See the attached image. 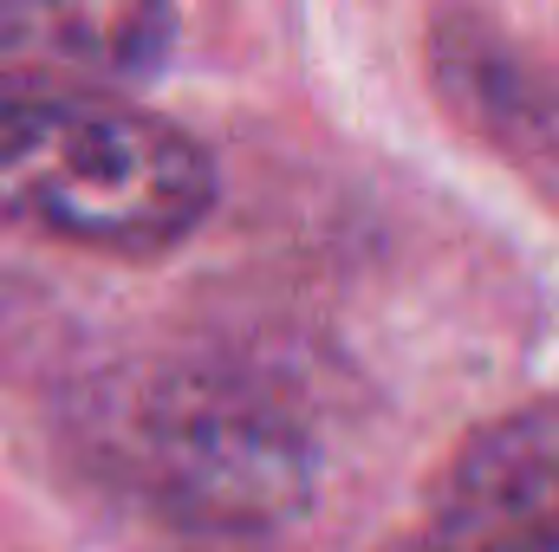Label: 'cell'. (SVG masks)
<instances>
[{
	"label": "cell",
	"mask_w": 559,
	"mask_h": 552,
	"mask_svg": "<svg viewBox=\"0 0 559 552\" xmlns=\"http://www.w3.org/2000/svg\"><path fill=\"white\" fill-rule=\"evenodd\" d=\"M209 208L215 163L169 118L79 79L0 72V221L72 248L163 254Z\"/></svg>",
	"instance_id": "1"
},
{
	"label": "cell",
	"mask_w": 559,
	"mask_h": 552,
	"mask_svg": "<svg viewBox=\"0 0 559 552\" xmlns=\"http://www.w3.org/2000/svg\"><path fill=\"white\" fill-rule=\"evenodd\" d=\"M384 552H559V397L481 422Z\"/></svg>",
	"instance_id": "3"
},
{
	"label": "cell",
	"mask_w": 559,
	"mask_h": 552,
	"mask_svg": "<svg viewBox=\"0 0 559 552\" xmlns=\"http://www.w3.org/2000/svg\"><path fill=\"white\" fill-rule=\"evenodd\" d=\"M169 0H0V59L46 79H143L169 52Z\"/></svg>",
	"instance_id": "4"
},
{
	"label": "cell",
	"mask_w": 559,
	"mask_h": 552,
	"mask_svg": "<svg viewBox=\"0 0 559 552\" xmlns=\"http://www.w3.org/2000/svg\"><path fill=\"white\" fill-rule=\"evenodd\" d=\"M131 461L163 514L215 533H261L312 501L306 422L228 371L163 377L138 410Z\"/></svg>",
	"instance_id": "2"
},
{
	"label": "cell",
	"mask_w": 559,
	"mask_h": 552,
	"mask_svg": "<svg viewBox=\"0 0 559 552\" xmlns=\"http://www.w3.org/2000/svg\"><path fill=\"white\" fill-rule=\"evenodd\" d=\"M429 52H436V85L468 124H481L501 149L559 163V92L527 59H514L501 33H488L468 13H449Z\"/></svg>",
	"instance_id": "5"
}]
</instances>
